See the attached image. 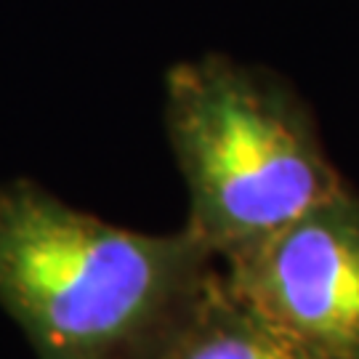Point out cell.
<instances>
[{
	"label": "cell",
	"instance_id": "obj_1",
	"mask_svg": "<svg viewBox=\"0 0 359 359\" xmlns=\"http://www.w3.org/2000/svg\"><path fill=\"white\" fill-rule=\"evenodd\" d=\"M216 269L187 226L144 234L32 179L0 184V306L38 359H157Z\"/></svg>",
	"mask_w": 359,
	"mask_h": 359
},
{
	"label": "cell",
	"instance_id": "obj_2",
	"mask_svg": "<svg viewBox=\"0 0 359 359\" xmlns=\"http://www.w3.org/2000/svg\"><path fill=\"white\" fill-rule=\"evenodd\" d=\"M165 128L189 189L187 229L218 264L250 253L346 184L306 102L283 77L229 56L168 72Z\"/></svg>",
	"mask_w": 359,
	"mask_h": 359
},
{
	"label": "cell",
	"instance_id": "obj_3",
	"mask_svg": "<svg viewBox=\"0 0 359 359\" xmlns=\"http://www.w3.org/2000/svg\"><path fill=\"white\" fill-rule=\"evenodd\" d=\"M218 266L229 293L285 333L330 359H359V194L348 184Z\"/></svg>",
	"mask_w": 359,
	"mask_h": 359
},
{
	"label": "cell",
	"instance_id": "obj_4",
	"mask_svg": "<svg viewBox=\"0 0 359 359\" xmlns=\"http://www.w3.org/2000/svg\"><path fill=\"white\" fill-rule=\"evenodd\" d=\"M157 359H330L285 333L224 285L221 266Z\"/></svg>",
	"mask_w": 359,
	"mask_h": 359
}]
</instances>
